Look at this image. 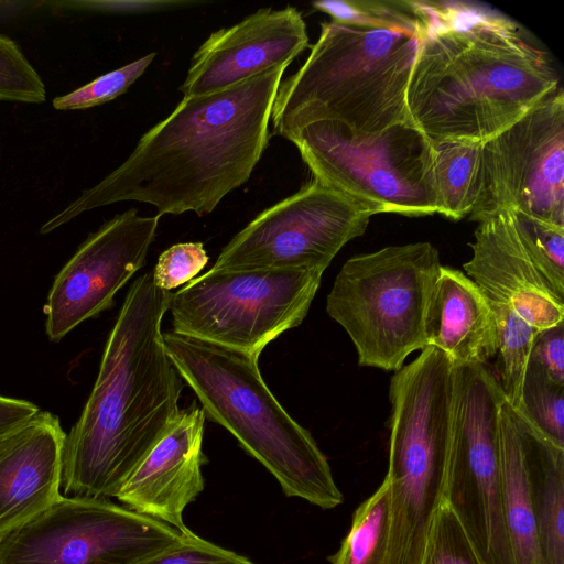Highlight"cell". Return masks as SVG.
Returning <instances> with one entry per match:
<instances>
[{"label":"cell","instance_id":"16","mask_svg":"<svg viewBox=\"0 0 564 564\" xmlns=\"http://www.w3.org/2000/svg\"><path fill=\"white\" fill-rule=\"evenodd\" d=\"M206 415L193 402L182 409L163 437L121 487L117 499L126 507L185 532V508L204 490L202 467Z\"/></svg>","mask_w":564,"mask_h":564},{"label":"cell","instance_id":"33","mask_svg":"<svg viewBox=\"0 0 564 564\" xmlns=\"http://www.w3.org/2000/svg\"><path fill=\"white\" fill-rule=\"evenodd\" d=\"M196 1L185 0H129V1H109L91 2L93 9L112 12L126 13H147L165 10L178 9L198 4Z\"/></svg>","mask_w":564,"mask_h":564},{"label":"cell","instance_id":"13","mask_svg":"<svg viewBox=\"0 0 564 564\" xmlns=\"http://www.w3.org/2000/svg\"><path fill=\"white\" fill-rule=\"evenodd\" d=\"M500 210L564 227V93H551L482 144L477 197L480 221Z\"/></svg>","mask_w":564,"mask_h":564},{"label":"cell","instance_id":"4","mask_svg":"<svg viewBox=\"0 0 564 564\" xmlns=\"http://www.w3.org/2000/svg\"><path fill=\"white\" fill-rule=\"evenodd\" d=\"M163 344L206 417L230 432L288 497L325 510L343 502L326 456L272 394L258 360L175 332L163 333Z\"/></svg>","mask_w":564,"mask_h":564},{"label":"cell","instance_id":"24","mask_svg":"<svg viewBox=\"0 0 564 564\" xmlns=\"http://www.w3.org/2000/svg\"><path fill=\"white\" fill-rule=\"evenodd\" d=\"M333 21L375 29L393 30L421 36L426 13L417 0H324L312 3Z\"/></svg>","mask_w":564,"mask_h":564},{"label":"cell","instance_id":"1","mask_svg":"<svg viewBox=\"0 0 564 564\" xmlns=\"http://www.w3.org/2000/svg\"><path fill=\"white\" fill-rule=\"evenodd\" d=\"M288 66L218 93L183 98L141 137L119 167L45 223L41 232L123 200L151 204L160 217L212 213L248 181L267 149L276 90Z\"/></svg>","mask_w":564,"mask_h":564},{"label":"cell","instance_id":"19","mask_svg":"<svg viewBox=\"0 0 564 564\" xmlns=\"http://www.w3.org/2000/svg\"><path fill=\"white\" fill-rule=\"evenodd\" d=\"M424 337L426 346L442 350L454 365H488L496 357L488 300L462 271L442 265L426 306Z\"/></svg>","mask_w":564,"mask_h":564},{"label":"cell","instance_id":"11","mask_svg":"<svg viewBox=\"0 0 564 564\" xmlns=\"http://www.w3.org/2000/svg\"><path fill=\"white\" fill-rule=\"evenodd\" d=\"M187 531L109 499L62 496L0 533V564H138Z\"/></svg>","mask_w":564,"mask_h":564},{"label":"cell","instance_id":"18","mask_svg":"<svg viewBox=\"0 0 564 564\" xmlns=\"http://www.w3.org/2000/svg\"><path fill=\"white\" fill-rule=\"evenodd\" d=\"M65 438L58 417L40 410L0 435V533L62 497Z\"/></svg>","mask_w":564,"mask_h":564},{"label":"cell","instance_id":"17","mask_svg":"<svg viewBox=\"0 0 564 564\" xmlns=\"http://www.w3.org/2000/svg\"><path fill=\"white\" fill-rule=\"evenodd\" d=\"M473 256L464 264L487 300L512 307L538 332L564 322L561 297L525 251L510 210L478 223Z\"/></svg>","mask_w":564,"mask_h":564},{"label":"cell","instance_id":"12","mask_svg":"<svg viewBox=\"0 0 564 564\" xmlns=\"http://www.w3.org/2000/svg\"><path fill=\"white\" fill-rule=\"evenodd\" d=\"M371 207L313 178L261 212L223 248L210 268L220 270H322L361 236Z\"/></svg>","mask_w":564,"mask_h":564},{"label":"cell","instance_id":"14","mask_svg":"<svg viewBox=\"0 0 564 564\" xmlns=\"http://www.w3.org/2000/svg\"><path fill=\"white\" fill-rule=\"evenodd\" d=\"M160 216L132 208L105 223L79 246L56 275L44 306L45 330L58 341L109 308L115 295L147 259Z\"/></svg>","mask_w":564,"mask_h":564},{"label":"cell","instance_id":"8","mask_svg":"<svg viewBox=\"0 0 564 564\" xmlns=\"http://www.w3.org/2000/svg\"><path fill=\"white\" fill-rule=\"evenodd\" d=\"M314 178L371 207L377 214L437 213L432 142L412 123L357 133L336 121L303 126L289 139Z\"/></svg>","mask_w":564,"mask_h":564},{"label":"cell","instance_id":"2","mask_svg":"<svg viewBox=\"0 0 564 564\" xmlns=\"http://www.w3.org/2000/svg\"><path fill=\"white\" fill-rule=\"evenodd\" d=\"M422 4L405 102L431 140L487 142L561 87L547 54L513 20L476 3Z\"/></svg>","mask_w":564,"mask_h":564},{"label":"cell","instance_id":"10","mask_svg":"<svg viewBox=\"0 0 564 564\" xmlns=\"http://www.w3.org/2000/svg\"><path fill=\"white\" fill-rule=\"evenodd\" d=\"M503 400L488 365H455L443 499L486 564H513L503 517Z\"/></svg>","mask_w":564,"mask_h":564},{"label":"cell","instance_id":"21","mask_svg":"<svg viewBox=\"0 0 564 564\" xmlns=\"http://www.w3.org/2000/svg\"><path fill=\"white\" fill-rule=\"evenodd\" d=\"M503 517L513 564H542L529 497L518 412L506 399L500 409Z\"/></svg>","mask_w":564,"mask_h":564},{"label":"cell","instance_id":"27","mask_svg":"<svg viewBox=\"0 0 564 564\" xmlns=\"http://www.w3.org/2000/svg\"><path fill=\"white\" fill-rule=\"evenodd\" d=\"M421 564H486L444 499L433 516Z\"/></svg>","mask_w":564,"mask_h":564},{"label":"cell","instance_id":"29","mask_svg":"<svg viewBox=\"0 0 564 564\" xmlns=\"http://www.w3.org/2000/svg\"><path fill=\"white\" fill-rule=\"evenodd\" d=\"M0 100L40 104L45 85L18 44L0 35Z\"/></svg>","mask_w":564,"mask_h":564},{"label":"cell","instance_id":"32","mask_svg":"<svg viewBox=\"0 0 564 564\" xmlns=\"http://www.w3.org/2000/svg\"><path fill=\"white\" fill-rule=\"evenodd\" d=\"M530 361L536 364L551 381L564 386V322L538 333Z\"/></svg>","mask_w":564,"mask_h":564},{"label":"cell","instance_id":"31","mask_svg":"<svg viewBox=\"0 0 564 564\" xmlns=\"http://www.w3.org/2000/svg\"><path fill=\"white\" fill-rule=\"evenodd\" d=\"M138 564H256L248 557L207 541L188 530L178 544Z\"/></svg>","mask_w":564,"mask_h":564},{"label":"cell","instance_id":"26","mask_svg":"<svg viewBox=\"0 0 564 564\" xmlns=\"http://www.w3.org/2000/svg\"><path fill=\"white\" fill-rule=\"evenodd\" d=\"M520 409L555 444L564 447V386L529 360Z\"/></svg>","mask_w":564,"mask_h":564},{"label":"cell","instance_id":"15","mask_svg":"<svg viewBox=\"0 0 564 564\" xmlns=\"http://www.w3.org/2000/svg\"><path fill=\"white\" fill-rule=\"evenodd\" d=\"M308 46L306 24L294 7L263 8L212 33L192 57L183 98L227 89L290 63Z\"/></svg>","mask_w":564,"mask_h":564},{"label":"cell","instance_id":"22","mask_svg":"<svg viewBox=\"0 0 564 564\" xmlns=\"http://www.w3.org/2000/svg\"><path fill=\"white\" fill-rule=\"evenodd\" d=\"M432 177L437 214L458 220L469 216L477 197V184L485 142L431 140Z\"/></svg>","mask_w":564,"mask_h":564},{"label":"cell","instance_id":"6","mask_svg":"<svg viewBox=\"0 0 564 564\" xmlns=\"http://www.w3.org/2000/svg\"><path fill=\"white\" fill-rule=\"evenodd\" d=\"M455 365L426 346L390 381V564H421L444 494L451 442Z\"/></svg>","mask_w":564,"mask_h":564},{"label":"cell","instance_id":"7","mask_svg":"<svg viewBox=\"0 0 564 564\" xmlns=\"http://www.w3.org/2000/svg\"><path fill=\"white\" fill-rule=\"evenodd\" d=\"M441 268L430 242L389 246L344 263L326 312L347 332L360 365L398 371L426 347L424 317Z\"/></svg>","mask_w":564,"mask_h":564},{"label":"cell","instance_id":"3","mask_svg":"<svg viewBox=\"0 0 564 564\" xmlns=\"http://www.w3.org/2000/svg\"><path fill=\"white\" fill-rule=\"evenodd\" d=\"M170 295L155 285L151 272L130 285L93 390L66 434L64 494L116 498L180 415L184 381L164 348L161 328Z\"/></svg>","mask_w":564,"mask_h":564},{"label":"cell","instance_id":"20","mask_svg":"<svg viewBox=\"0 0 564 564\" xmlns=\"http://www.w3.org/2000/svg\"><path fill=\"white\" fill-rule=\"evenodd\" d=\"M516 409L541 561L564 564V447Z\"/></svg>","mask_w":564,"mask_h":564},{"label":"cell","instance_id":"9","mask_svg":"<svg viewBox=\"0 0 564 564\" xmlns=\"http://www.w3.org/2000/svg\"><path fill=\"white\" fill-rule=\"evenodd\" d=\"M323 273L209 269L171 293L172 332L258 360L268 344L303 322Z\"/></svg>","mask_w":564,"mask_h":564},{"label":"cell","instance_id":"34","mask_svg":"<svg viewBox=\"0 0 564 564\" xmlns=\"http://www.w3.org/2000/svg\"><path fill=\"white\" fill-rule=\"evenodd\" d=\"M39 408L25 400L0 395V435L30 419Z\"/></svg>","mask_w":564,"mask_h":564},{"label":"cell","instance_id":"5","mask_svg":"<svg viewBox=\"0 0 564 564\" xmlns=\"http://www.w3.org/2000/svg\"><path fill=\"white\" fill-rule=\"evenodd\" d=\"M420 36L325 22L296 73L281 80L271 113L273 133L289 139L316 121L375 133L412 123L405 95Z\"/></svg>","mask_w":564,"mask_h":564},{"label":"cell","instance_id":"25","mask_svg":"<svg viewBox=\"0 0 564 564\" xmlns=\"http://www.w3.org/2000/svg\"><path fill=\"white\" fill-rule=\"evenodd\" d=\"M510 213L525 251L553 290L564 297V227Z\"/></svg>","mask_w":564,"mask_h":564},{"label":"cell","instance_id":"28","mask_svg":"<svg viewBox=\"0 0 564 564\" xmlns=\"http://www.w3.org/2000/svg\"><path fill=\"white\" fill-rule=\"evenodd\" d=\"M155 55L150 53L95 78L69 94L56 97L53 107L58 110L86 109L119 97L145 72Z\"/></svg>","mask_w":564,"mask_h":564},{"label":"cell","instance_id":"23","mask_svg":"<svg viewBox=\"0 0 564 564\" xmlns=\"http://www.w3.org/2000/svg\"><path fill=\"white\" fill-rule=\"evenodd\" d=\"M390 490L383 479L356 509L347 535L328 561L332 564H390Z\"/></svg>","mask_w":564,"mask_h":564},{"label":"cell","instance_id":"30","mask_svg":"<svg viewBox=\"0 0 564 564\" xmlns=\"http://www.w3.org/2000/svg\"><path fill=\"white\" fill-rule=\"evenodd\" d=\"M202 242H180L164 250L153 269L156 286L170 292L194 280L208 263Z\"/></svg>","mask_w":564,"mask_h":564}]
</instances>
